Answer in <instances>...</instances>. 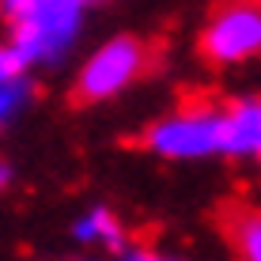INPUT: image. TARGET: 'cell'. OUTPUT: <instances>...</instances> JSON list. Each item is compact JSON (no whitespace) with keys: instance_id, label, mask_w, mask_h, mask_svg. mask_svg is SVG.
Instances as JSON below:
<instances>
[{"instance_id":"52a82bcc","label":"cell","mask_w":261,"mask_h":261,"mask_svg":"<svg viewBox=\"0 0 261 261\" xmlns=\"http://www.w3.org/2000/svg\"><path fill=\"white\" fill-rule=\"evenodd\" d=\"M76 239H80V242H106V246L121 250L125 231H121V223L114 220V212L98 208V212H91V216H87L84 223H76Z\"/></svg>"},{"instance_id":"5b68a950","label":"cell","mask_w":261,"mask_h":261,"mask_svg":"<svg viewBox=\"0 0 261 261\" xmlns=\"http://www.w3.org/2000/svg\"><path fill=\"white\" fill-rule=\"evenodd\" d=\"M223 151L261 159V95L223 106Z\"/></svg>"},{"instance_id":"3957f363","label":"cell","mask_w":261,"mask_h":261,"mask_svg":"<svg viewBox=\"0 0 261 261\" xmlns=\"http://www.w3.org/2000/svg\"><path fill=\"white\" fill-rule=\"evenodd\" d=\"M144 68H148V49H144V42H137V38L106 42L84 65V72H80L76 87H72V102L87 106V102L114 98L118 91H125L133 80H140Z\"/></svg>"},{"instance_id":"7a4b0ae2","label":"cell","mask_w":261,"mask_h":261,"mask_svg":"<svg viewBox=\"0 0 261 261\" xmlns=\"http://www.w3.org/2000/svg\"><path fill=\"white\" fill-rule=\"evenodd\" d=\"M201 53L212 65H242L261 57V0H231L212 12L208 27L201 31Z\"/></svg>"},{"instance_id":"9c48e42d","label":"cell","mask_w":261,"mask_h":261,"mask_svg":"<svg viewBox=\"0 0 261 261\" xmlns=\"http://www.w3.org/2000/svg\"><path fill=\"white\" fill-rule=\"evenodd\" d=\"M19 102H23V87H19V80H12V84H0V125L8 121V114H12Z\"/></svg>"},{"instance_id":"6da1fadb","label":"cell","mask_w":261,"mask_h":261,"mask_svg":"<svg viewBox=\"0 0 261 261\" xmlns=\"http://www.w3.org/2000/svg\"><path fill=\"white\" fill-rule=\"evenodd\" d=\"M144 144L167 159H197L223 151V110L204 102L186 106V110L163 118L159 125H151Z\"/></svg>"},{"instance_id":"8fae6325","label":"cell","mask_w":261,"mask_h":261,"mask_svg":"<svg viewBox=\"0 0 261 261\" xmlns=\"http://www.w3.org/2000/svg\"><path fill=\"white\" fill-rule=\"evenodd\" d=\"M4 178H8V170H4V167H0V186H4Z\"/></svg>"},{"instance_id":"30bf717a","label":"cell","mask_w":261,"mask_h":261,"mask_svg":"<svg viewBox=\"0 0 261 261\" xmlns=\"http://www.w3.org/2000/svg\"><path fill=\"white\" fill-rule=\"evenodd\" d=\"M38 4H42V0H0V12H4L12 23H19L23 15H31Z\"/></svg>"},{"instance_id":"277c9868","label":"cell","mask_w":261,"mask_h":261,"mask_svg":"<svg viewBox=\"0 0 261 261\" xmlns=\"http://www.w3.org/2000/svg\"><path fill=\"white\" fill-rule=\"evenodd\" d=\"M87 4H95V0H42L31 15H23V19L15 23L12 46L27 57V65H31V61L57 57V53L76 38Z\"/></svg>"},{"instance_id":"8992f818","label":"cell","mask_w":261,"mask_h":261,"mask_svg":"<svg viewBox=\"0 0 261 261\" xmlns=\"http://www.w3.org/2000/svg\"><path fill=\"white\" fill-rule=\"evenodd\" d=\"M220 227L227 235L231 250L246 261H261V208H242V204H231L220 216Z\"/></svg>"},{"instance_id":"ba28073f","label":"cell","mask_w":261,"mask_h":261,"mask_svg":"<svg viewBox=\"0 0 261 261\" xmlns=\"http://www.w3.org/2000/svg\"><path fill=\"white\" fill-rule=\"evenodd\" d=\"M27 65V57L15 46H0V84H12V80H19V72Z\"/></svg>"}]
</instances>
